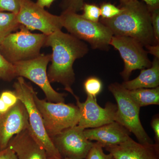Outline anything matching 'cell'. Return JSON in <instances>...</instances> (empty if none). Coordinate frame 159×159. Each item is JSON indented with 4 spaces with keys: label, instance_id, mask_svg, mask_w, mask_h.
Returning <instances> with one entry per match:
<instances>
[{
    "label": "cell",
    "instance_id": "obj_24",
    "mask_svg": "<svg viewBox=\"0 0 159 159\" xmlns=\"http://www.w3.org/2000/svg\"><path fill=\"white\" fill-rule=\"evenodd\" d=\"M100 14L102 19L112 18L120 14L122 11V8H119L110 3H104L100 8Z\"/></svg>",
    "mask_w": 159,
    "mask_h": 159
},
{
    "label": "cell",
    "instance_id": "obj_35",
    "mask_svg": "<svg viewBox=\"0 0 159 159\" xmlns=\"http://www.w3.org/2000/svg\"><path fill=\"white\" fill-rule=\"evenodd\" d=\"M137 0H120L122 5L127 4V3L132 2H135Z\"/></svg>",
    "mask_w": 159,
    "mask_h": 159
},
{
    "label": "cell",
    "instance_id": "obj_2",
    "mask_svg": "<svg viewBox=\"0 0 159 159\" xmlns=\"http://www.w3.org/2000/svg\"><path fill=\"white\" fill-rule=\"evenodd\" d=\"M122 11L112 18L102 19L114 35L128 36L139 41L144 47L159 43L153 34L150 10L139 1L122 5Z\"/></svg>",
    "mask_w": 159,
    "mask_h": 159
},
{
    "label": "cell",
    "instance_id": "obj_18",
    "mask_svg": "<svg viewBox=\"0 0 159 159\" xmlns=\"http://www.w3.org/2000/svg\"><path fill=\"white\" fill-rule=\"evenodd\" d=\"M129 94L139 107L149 105H159V87L139 89L128 90Z\"/></svg>",
    "mask_w": 159,
    "mask_h": 159
},
{
    "label": "cell",
    "instance_id": "obj_8",
    "mask_svg": "<svg viewBox=\"0 0 159 159\" xmlns=\"http://www.w3.org/2000/svg\"><path fill=\"white\" fill-rule=\"evenodd\" d=\"M51 54H41L34 59L13 64L16 77L29 80L42 90L46 99L52 102H64L66 94L55 90L48 76L47 67L51 61Z\"/></svg>",
    "mask_w": 159,
    "mask_h": 159
},
{
    "label": "cell",
    "instance_id": "obj_11",
    "mask_svg": "<svg viewBox=\"0 0 159 159\" xmlns=\"http://www.w3.org/2000/svg\"><path fill=\"white\" fill-rule=\"evenodd\" d=\"M84 130L75 125L51 138L61 157L85 159L94 142L86 139Z\"/></svg>",
    "mask_w": 159,
    "mask_h": 159
},
{
    "label": "cell",
    "instance_id": "obj_20",
    "mask_svg": "<svg viewBox=\"0 0 159 159\" xmlns=\"http://www.w3.org/2000/svg\"><path fill=\"white\" fill-rule=\"evenodd\" d=\"M16 77L14 65L7 61L0 53V80L11 81Z\"/></svg>",
    "mask_w": 159,
    "mask_h": 159
},
{
    "label": "cell",
    "instance_id": "obj_26",
    "mask_svg": "<svg viewBox=\"0 0 159 159\" xmlns=\"http://www.w3.org/2000/svg\"><path fill=\"white\" fill-rule=\"evenodd\" d=\"M84 0H64L62 4L63 11L76 12L82 10Z\"/></svg>",
    "mask_w": 159,
    "mask_h": 159
},
{
    "label": "cell",
    "instance_id": "obj_12",
    "mask_svg": "<svg viewBox=\"0 0 159 159\" xmlns=\"http://www.w3.org/2000/svg\"><path fill=\"white\" fill-rule=\"evenodd\" d=\"M80 112V118L77 125L84 129L95 128L115 121L117 106L107 103L104 108L97 102V97L87 95L85 102L76 99Z\"/></svg>",
    "mask_w": 159,
    "mask_h": 159
},
{
    "label": "cell",
    "instance_id": "obj_9",
    "mask_svg": "<svg viewBox=\"0 0 159 159\" xmlns=\"http://www.w3.org/2000/svg\"><path fill=\"white\" fill-rule=\"evenodd\" d=\"M16 18L20 25L29 30H38L46 35L63 28L60 16L49 13L31 0H21Z\"/></svg>",
    "mask_w": 159,
    "mask_h": 159
},
{
    "label": "cell",
    "instance_id": "obj_6",
    "mask_svg": "<svg viewBox=\"0 0 159 159\" xmlns=\"http://www.w3.org/2000/svg\"><path fill=\"white\" fill-rule=\"evenodd\" d=\"M34 99L42 117L46 132L50 138L78 124L80 112L77 106L39 99L36 92L34 94Z\"/></svg>",
    "mask_w": 159,
    "mask_h": 159
},
{
    "label": "cell",
    "instance_id": "obj_25",
    "mask_svg": "<svg viewBox=\"0 0 159 159\" xmlns=\"http://www.w3.org/2000/svg\"><path fill=\"white\" fill-rule=\"evenodd\" d=\"M21 0H0V11H7L15 14L19 12Z\"/></svg>",
    "mask_w": 159,
    "mask_h": 159
},
{
    "label": "cell",
    "instance_id": "obj_36",
    "mask_svg": "<svg viewBox=\"0 0 159 159\" xmlns=\"http://www.w3.org/2000/svg\"><path fill=\"white\" fill-rule=\"evenodd\" d=\"M48 159H72L70 158H53L50 157H48Z\"/></svg>",
    "mask_w": 159,
    "mask_h": 159
},
{
    "label": "cell",
    "instance_id": "obj_10",
    "mask_svg": "<svg viewBox=\"0 0 159 159\" xmlns=\"http://www.w3.org/2000/svg\"><path fill=\"white\" fill-rule=\"evenodd\" d=\"M110 44L119 51L124 61V70L120 74L125 81L128 80L133 71L151 66L152 62L148 58V52L143 48L144 46L135 39L113 35Z\"/></svg>",
    "mask_w": 159,
    "mask_h": 159
},
{
    "label": "cell",
    "instance_id": "obj_22",
    "mask_svg": "<svg viewBox=\"0 0 159 159\" xmlns=\"http://www.w3.org/2000/svg\"><path fill=\"white\" fill-rule=\"evenodd\" d=\"M83 10L84 13L81 17L91 21L98 22L101 14L100 9L98 6L91 4H84Z\"/></svg>",
    "mask_w": 159,
    "mask_h": 159
},
{
    "label": "cell",
    "instance_id": "obj_21",
    "mask_svg": "<svg viewBox=\"0 0 159 159\" xmlns=\"http://www.w3.org/2000/svg\"><path fill=\"white\" fill-rule=\"evenodd\" d=\"M84 88L87 95L97 97V96L102 92V81L97 77H89L84 81Z\"/></svg>",
    "mask_w": 159,
    "mask_h": 159
},
{
    "label": "cell",
    "instance_id": "obj_29",
    "mask_svg": "<svg viewBox=\"0 0 159 159\" xmlns=\"http://www.w3.org/2000/svg\"><path fill=\"white\" fill-rule=\"evenodd\" d=\"M0 159H17L16 154L9 147L0 151Z\"/></svg>",
    "mask_w": 159,
    "mask_h": 159
},
{
    "label": "cell",
    "instance_id": "obj_15",
    "mask_svg": "<svg viewBox=\"0 0 159 159\" xmlns=\"http://www.w3.org/2000/svg\"><path fill=\"white\" fill-rule=\"evenodd\" d=\"M130 133L128 129L116 121L97 128L84 130V135L88 140L96 141L104 148L125 142L130 137Z\"/></svg>",
    "mask_w": 159,
    "mask_h": 159
},
{
    "label": "cell",
    "instance_id": "obj_14",
    "mask_svg": "<svg viewBox=\"0 0 159 159\" xmlns=\"http://www.w3.org/2000/svg\"><path fill=\"white\" fill-rule=\"evenodd\" d=\"M105 149L115 159H159V144H142L130 137L123 143Z\"/></svg>",
    "mask_w": 159,
    "mask_h": 159
},
{
    "label": "cell",
    "instance_id": "obj_16",
    "mask_svg": "<svg viewBox=\"0 0 159 159\" xmlns=\"http://www.w3.org/2000/svg\"><path fill=\"white\" fill-rule=\"evenodd\" d=\"M8 147L14 152L17 159H48L44 148L35 139L29 128L15 135Z\"/></svg>",
    "mask_w": 159,
    "mask_h": 159
},
{
    "label": "cell",
    "instance_id": "obj_28",
    "mask_svg": "<svg viewBox=\"0 0 159 159\" xmlns=\"http://www.w3.org/2000/svg\"><path fill=\"white\" fill-rule=\"evenodd\" d=\"M0 99L9 108L14 105L19 100L14 91H11L3 92L0 95Z\"/></svg>",
    "mask_w": 159,
    "mask_h": 159
},
{
    "label": "cell",
    "instance_id": "obj_3",
    "mask_svg": "<svg viewBox=\"0 0 159 159\" xmlns=\"http://www.w3.org/2000/svg\"><path fill=\"white\" fill-rule=\"evenodd\" d=\"M19 29L9 34L0 44V53L12 64L38 57L47 37L43 33H31L23 25Z\"/></svg>",
    "mask_w": 159,
    "mask_h": 159
},
{
    "label": "cell",
    "instance_id": "obj_34",
    "mask_svg": "<svg viewBox=\"0 0 159 159\" xmlns=\"http://www.w3.org/2000/svg\"><path fill=\"white\" fill-rule=\"evenodd\" d=\"M9 108H9V107L4 103L2 100L0 99V113L6 112V111L8 110Z\"/></svg>",
    "mask_w": 159,
    "mask_h": 159
},
{
    "label": "cell",
    "instance_id": "obj_1",
    "mask_svg": "<svg viewBox=\"0 0 159 159\" xmlns=\"http://www.w3.org/2000/svg\"><path fill=\"white\" fill-rule=\"evenodd\" d=\"M45 46L51 47L52 50L51 65L48 72L49 81L51 83L61 84L66 91L77 99L78 97L72 89L75 80L73 65L76 60L88 54V46L82 40L61 30L47 35Z\"/></svg>",
    "mask_w": 159,
    "mask_h": 159
},
{
    "label": "cell",
    "instance_id": "obj_30",
    "mask_svg": "<svg viewBox=\"0 0 159 159\" xmlns=\"http://www.w3.org/2000/svg\"><path fill=\"white\" fill-rule=\"evenodd\" d=\"M151 126L155 136V139L157 144H159V116H157L152 119L151 122Z\"/></svg>",
    "mask_w": 159,
    "mask_h": 159
},
{
    "label": "cell",
    "instance_id": "obj_33",
    "mask_svg": "<svg viewBox=\"0 0 159 159\" xmlns=\"http://www.w3.org/2000/svg\"><path fill=\"white\" fill-rule=\"evenodd\" d=\"M146 3L149 9L156 8L158 7L159 0H143Z\"/></svg>",
    "mask_w": 159,
    "mask_h": 159
},
{
    "label": "cell",
    "instance_id": "obj_19",
    "mask_svg": "<svg viewBox=\"0 0 159 159\" xmlns=\"http://www.w3.org/2000/svg\"><path fill=\"white\" fill-rule=\"evenodd\" d=\"M21 25L18 22L16 14L0 11V44L9 34L17 31Z\"/></svg>",
    "mask_w": 159,
    "mask_h": 159
},
{
    "label": "cell",
    "instance_id": "obj_32",
    "mask_svg": "<svg viewBox=\"0 0 159 159\" xmlns=\"http://www.w3.org/2000/svg\"><path fill=\"white\" fill-rule=\"evenodd\" d=\"M55 0H37L36 3L38 6L44 8L45 7L50 8L51 4Z\"/></svg>",
    "mask_w": 159,
    "mask_h": 159
},
{
    "label": "cell",
    "instance_id": "obj_13",
    "mask_svg": "<svg viewBox=\"0 0 159 159\" xmlns=\"http://www.w3.org/2000/svg\"><path fill=\"white\" fill-rule=\"evenodd\" d=\"M29 127L28 112L19 99L8 110L0 113V151L7 148L15 135Z\"/></svg>",
    "mask_w": 159,
    "mask_h": 159
},
{
    "label": "cell",
    "instance_id": "obj_7",
    "mask_svg": "<svg viewBox=\"0 0 159 159\" xmlns=\"http://www.w3.org/2000/svg\"><path fill=\"white\" fill-rule=\"evenodd\" d=\"M108 89L117 102V110L115 121L132 133L139 143L142 144H153L140 121V107L129 94L128 90L122 84L114 83L109 86Z\"/></svg>",
    "mask_w": 159,
    "mask_h": 159
},
{
    "label": "cell",
    "instance_id": "obj_5",
    "mask_svg": "<svg viewBox=\"0 0 159 159\" xmlns=\"http://www.w3.org/2000/svg\"><path fill=\"white\" fill-rule=\"evenodd\" d=\"M16 78V81L13 84L14 91L27 111L29 128L31 133L44 148L48 157L62 158L46 132L42 117L34 102V94L35 92L34 89L31 84L26 82L23 77H18Z\"/></svg>",
    "mask_w": 159,
    "mask_h": 159
},
{
    "label": "cell",
    "instance_id": "obj_31",
    "mask_svg": "<svg viewBox=\"0 0 159 159\" xmlns=\"http://www.w3.org/2000/svg\"><path fill=\"white\" fill-rule=\"evenodd\" d=\"M145 48L147 49L148 53H150L153 55L155 57L159 58V43L152 45L145 46Z\"/></svg>",
    "mask_w": 159,
    "mask_h": 159
},
{
    "label": "cell",
    "instance_id": "obj_23",
    "mask_svg": "<svg viewBox=\"0 0 159 159\" xmlns=\"http://www.w3.org/2000/svg\"><path fill=\"white\" fill-rule=\"evenodd\" d=\"M85 159H115L111 153L106 154L103 148L98 142H94L93 145L88 154Z\"/></svg>",
    "mask_w": 159,
    "mask_h": 159
},
{
    "label": "cell",
    "instance_id": "obj_27",
    "mask_svg": "<svg viewBox=\"0 0 159 159\" xmlns=\"http://www.w3.org/2000/svg\"><path fill=\"white\" fill-rule=\"evenodd\" d=\"M150 11L151 23L155 38L158 43L159 42V10L158 7L149 9Z\"/></svg>",
    "mask_w": 159,
    "mask_h": 159
},
{
    "label": "cell",
    "instance_id": "obj_4",
    "mask_svg": "<svg viewBox=\"0 0 159 159\" xmlns=\"http://www.w3.org/2000/svg\"><path fill=\"white\" fill-rule=\"evenodd\" d=\"M63 27L74 37L88 43L92 48L107 51L113 33L102 23L94 22L75 12L63 11Z\"/></svg>",
    "mask_w": 159,
    "mask_h": 159
},
{
    "label": "cell",
    "instance_id": "obj_17",
    "mask_svg": "<svg viewBox=\"0 0 159 159\" xmlns=\"http://www.w3.org/2000/svg\"><path fill=\"white\" fill-rule=\"evenodd\" d=\"M122 85L128 90L159 87V58L155 57L151 66L142 69L138 77L132 80L124 81Z\"/></svg>",
    "mask_w": 159,
    "mask_h": 159
}]
</instances>
